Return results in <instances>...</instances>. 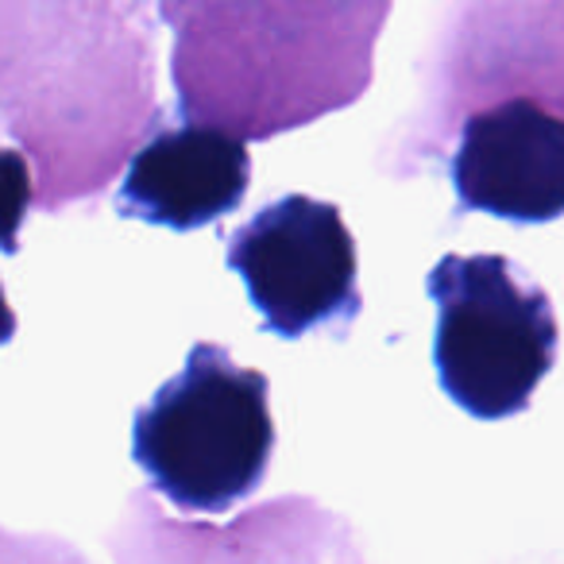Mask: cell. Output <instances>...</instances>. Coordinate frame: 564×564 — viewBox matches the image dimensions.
<instances>
[{
  "label": "cell",
  "instance_id": "6da1fadb",
  "mask_svg": "<svg viewBox=\"0 0 564 564\" xmlns=\"http://www.w3.org/2000/svg\"><path fill=\"white\" fill-rule=\"evenodd\" d=\"M271 387L220 345H194L186 368L135 410L132 456L186 514H225L259 491L274 453Z\"/></svg>",
  "mask_w": 564,
  "mask_h": 564
},
{
  "label": "cell",
  "instance_id": "7a4b0ae2",
  "mask_svg": "<svg viewBox=\"0 0 564 564\" xmlns=\"http://www.w3.org/2000/svg\"><path fill=\"white\" fill-rule=\"evenodd\" d=\"M425 291L441 391L479 422L522 414L561 345L549 294L502 256H445Z\"/></svg>",
  "mask_w": 564,
  "mask_h": 564
},
{
  "label": "cell",
  "instance_id": "3957f363",
  "mask_svg": "<svg viewBox=\"0 0 564 564\" xmlns=\"http://www.w3.org/2000/svg\"><path fill=\"white\" fill-rule=\"evenodd\" d=\"M228 267L243 279L263 329L299 340L348 329L360 314L356 236L333 202L286 194L228 236Z\"/></svg>",
  "mask_w": 564,
  "mask_h": 564
},
{
  "label": "cell",
  "instance_id": "277c9868",
  "mask_svg": "<svg viewBox=\"0 0 564 564\" xmlns=\"http://www.w3.org/2000/svg\"><path fill=\"white\" fill-rule=\"evenodd\" d=\"M448 171L460 209L514 225L564 217V117L530 97L479 109L460 128Z\"/></svg>",
  "mask_w": 564,
  "mask_h": 564
},
{
  "label": "cell",
  "instance_id": "5b68a950",
  "mask_svg": "<svg viewBox=\"0 0 564 564\" xmlns=\"http://www.w3.org/2000/svg\"><path fill=\"white\" fill-rule=\"evenodd\" d=\"M251 182V155L240 135L213 124L159 128L132 159L117 209L124 217L194 232L243 202Z\"/></svg>",
  "mask_w": 564,
  "mask_h": 564
},
{
  "label": "cell",
  "instance_id": "8992f818",
  "mask_svg": "<svg viewBox=\"0 0 564 564\" xmlns=\"http://www.w3.org/2000/svg\"><path fill=\"white\" fill-rule=\"evenodd\" d=\"M32 209V166L20 151L0 148V251H20V225Z\"/></svg>",
  "mask_w": 564,
  "mask_h": 564
},
{
  "label": "cell",
  "instance_id": "52a82bcc",
  "mask_svg": "<svg viewBox=\"0 0 564 564\" xmlns=\"http://www.w3.org/2000/svg\"><path fill=\"white\" fill-rule=\"evenodd\" d=\"M17 337V314H12L9 299H4V286H0V345H9Z\"/></svg>",
  "mask_w": 564,
  "mask_h": 564
}]
</instances>
